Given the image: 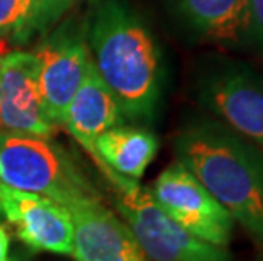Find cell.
<instances>
[{
	"label": "cell",
	"mask_w": 263,
	"mask_h": 261,
	"mask_svg": "<svg viewBox=\"0 0 263 261\" xmlns=\"http://www.w3.org/2000/svg\"><path fill=\"white\" fill-rule=\"evenodd\" d=\"M173 148L178 163L263 248V149L211 119L189 122Z\"/></svg>",
	"instance_id": "1"
},
{
	"label": "cell",
	"mask_w": 263,
	"mask_h": 261,
	"mask_svg": "<svg viewBox=\"0 0 263 261\" xmlns=\"http://www.w3.org/2000/svg\"><path fill=\"white\" fill-rule=\"evenodd\" d=\"M88 51L122 115L153 119L161 95V61L143 19L119 0H102L92 15Z\"/></svg>",
	"instance_id": "2"
},
{
	"label": "cell",
	"mask_w": 263,
	"mask_h": 261,
	"mask_svg": "<svg viewBox=\"0 0 263 261\" xmlns=\"http://www.w3.org/2000/svg\"><path fill=\"white\" fill-rule=\"evenodd\" d=\"M0 183L48 197L68 209L99 197L78 166L51 137L0 132Z\"/></svg>",
	"instance_id": "3"
},
{
	"label": "cell",
	"mask_w": 263,
	"mask_h": 261,
	"mask_svg": "<svg viewBox=\"0 0 263 261\" xmlns=\"http://www.w3.org/2000/svg\"><path fill=\"white\" fill-rule=\"evenodd\" d=\"M100 171L112 185L116 207L146 259L233 261L228 248H217L200 241L170 219L139 180L124 178L107 168Z\"/></svg>",
	"instance_id": "4"
},
{
	"label": "cell",
	"mask_w": 263,
	"mask_h": 261,
	"mask_svg": "<svg viewBox=\"0 0 263 261\" xmlns=\"http://www.w3.org/2000/svg\"><path fill=\"white\" fill-rule=\"evenodd\" d=\"M197 98L222 124L263 149V75L241 61L221 59L197 80Z\"/></svg>",
	"instance_id": "5"
},
{
	"label": "cell",
	"mask_w": 263,
	"mask_h": 261,
	"mask_svg": "<svg viewBox=\"0 0 263 261\" xmlns=\"http://www.w3.org/2000/svg\"><path fill=\"white\" fill-rule=\"evenodd\" d=\"M149 192L170 219L200 241L217 248L231 243L233 215L178 161L161 171Z\"/></svg>",
	"instance_id": "6"
},
{
	"label": "cell",
	"mask_w": 263,
	"mask_h": 261,
	"mask_svg": "<svg viewBox=\"0 0 263 261\" xmlns=\"http://www.w3.org/2000/svg\"><path fill=\"white\" fill-rule=\"evenodd\" d=\"M0 126L7 132L51 137L54 127L43 109L34 53L7 51L0 58Z\"/></svg>",
	"instance_id": "7"
},
{
	"label": "cell",
	"mask_w": 263,
	"mask_h": 261,
	"mask_svg": "<svg viewBox=\"0 0 263 261\" xmlns=\"http://www.w3.org/2000/svg\"><path fill=\"white\" fill-rule=\"evenodd\" d=\"M0 209L31 249L73 254V220L61 204L0 183Z\"/></svg>",
	"instance_id": "8"
},
{
	"label": "cell",
	"mask_w": 263,
	"mask_h": 261,
	"mask_svg": "<svg viewBox=\"0 0 263 261\" xmlns=\"http://www.w3.org/2000/svg\"><path fill=\"white\" fill-rule=\"evenodd\" d=\"M34 54L44 114L54 127L63 126L68 105L92 63L88 46L82 37L60 31L44 41Z\"/></svg>",
	"instance_id": "9"
},
{
	"label": "cell",
	"mask_w": 263,
	"mask_h": 261,
	"mask_svg": "<svg viewBox=\"0 0 263 261\" xmlns=\"http://www.w3.org/2000/svg\"><path fill=\"white\" fill-rule=\"evenodd\" d=\"M73 220L77 261H148L124 224L100 197L83 198L68 207Z\"/></svg>",
	"instance_id": "10"
},
{
	"label": "cell",
	"mask_w": 263,
	"mask_h": 261,
	"mask_svg": "<svg viewBox=\"0 0 263 261\" xmlns=\"http://www.w3.org/2000/svg\"><path fill=\"white\" fill-rule=\"evenodd\" d=\"M192 36L222 48H246L248 0H170Z\"/></svg>",
	"instance_id": "11"
},
{
	"label": "cell",
	"mask_w": 263,
	"mask_h": 261,
	"mask_svg": "<svg viewBox=\"0 0 263 261\" xmlns=\"http://www.w3.org/2000/svg\"><path fill=\"white\" fill-rule=\"evenodd\" d=\"M121 121L119 104L90 63L85 78L68 105L63 126L93 158L97 137L117 127Z\"/></svg>",
	"instance_id": "12"
},
{
	"label": "cell",
	"mask_w": 263,
	"mask_h": 261,
	"mask_svg": "<svg viewBox=\"0 0 263 261\" xmlns=\"http://www.w3.org/2000/svg\"><path fill=\"white\" fill-rule=\"evenodd\" d=\"M93 161L129 180H139L158 153V139L141 127L117 126L95 141Z\"/></svg>",
	"instance_id": "13"
},
{
	"label": "cell",
	"mask_w": 263,
	"mask_h": 261,
	"mask_svg": "<svg viewBox=\"0 0 263 261\" xmlns=\"http://www.w3.org/2000/svg\"><path fill=\"white\" fill-rule=\"evenodd\" d=\"M70 0H0V36L26 43L44 31L63 12Z\"/></svg>",
	"instance_id": "14"
},
{
	"label": "cell",
	"mask_w": 263,
	"mask_h": 261,
	"mask_svg": "<svg viewBox=\"0 0 263 261\" xmlns=\"http://www.w3.org/2000/svg\"><path fill=\"white\" fill-rule=\"evenodd\" d=\"M246 48L253 49L263 59V0H248Z\"/></svg>",
	"instance_id": "15"
},
{
	"label": "cell",
	"mask_w": 263,
	"mask_h": 261,
	"mask_svg": "<svg viewBox=\"0 0 263 261\" xmlns=\"http://www.w3.org/2000/svg\"><path fill=\"white\" fill-rule=\"evenodd\" d=\"M0 261H9V234L0 226Z\"/></svg>",
	"instance_id": "16"
},
{
	"label": "cell",
	"mask_w": 263,
	"mask_h": 261,
	"mask_svg": "<svg viewBox=\"0 0 263 261\" xmlns=\"http://www.w3.org/2000/svg\"><path fill=\"white\" fill-rule=\"evenodd\" d=\"M7 51H5V43L0 41V58H2V54H5Z\"/></svg>",
	"instance_id": "17"
},
{
	"label": "cell",
	"mask_w": 263,
	"mask_h": 261,
	"mask_svg": "<svg viewBox=\"0 0 263 261\" xmlns=\"http://www.w3.org/2000/svg\"><path fill=\"white\" fill-rule=\"evenodd\" d=\"M2 215H4V214H2V209H0V217H2Z\"/></svg>",
	"instance_id": "18"
}]
</instances>
